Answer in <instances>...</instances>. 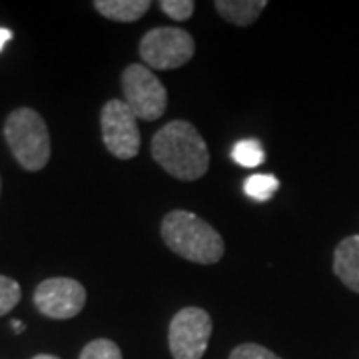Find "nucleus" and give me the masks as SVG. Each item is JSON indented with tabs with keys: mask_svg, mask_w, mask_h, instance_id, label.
Segmentation results:
<instances>
[{
	"mask_svg": "<svg viewBox=\"0 0 359 359\" xmlns=\"http://www.w3.org/2000/svg\"><path fill=\"white\" fill-rule=\"evenodd\" d=\"M196 44L190 32L178 26L152 28L140 40V56L148 68L176 70L194 58Z\"/></svg>",
	"mask_w": 359,
	"mask_h": 359,
	"instance_id": "obj_4",
	"label": "nucleus"
},
{
	"mask_svg": "<svg viewBox=\"0 0 359 359\" xmlns=\"http://www.w3.org/2000/svg\"><path fill=\"white\" fill-rule=\"evenodd\" d=\"M150 0H96L94 8L114 22H136L150 11Z\"/></svg>",
	"mask_w": 359,
	"mask_h": 359,
	"instance_id": "obj_11",
	"label": "nucleus"
},
{
	"mask_svg": "<svg viewBox=\"0 0 359 359\" xmlns=\"http://www.w3.org/2000/svg\"><path fill=\"white\" fill-rule=\"evenodd\" d=\"M20 297H22L20 285L14 282L13 278L0 276V316L13 311L18 306Z\"/></svg>",
	"mask_w": 359,
	"mask_h": 359,
	"instance_id": "obj_15",
	"label": "nucleus"
},
{
	"mask_svg": "<svg viewBox=\"0 0 359 359\" xmlns=\"http://www.w3.org/2000/svg\"><path fill=\"white\" fill-rule=\"evenodd\" d=\"M8 40H13V32H11L8 28H0V50L6 46Z\"/></svg>",
	"mask_w": 359,
	"mask_h": 359,
	"instance_id": "obj_18",
	"label": "nucleus"
},
{
	"mask_svg": "<svg viewBox=\"0 0 359 359\" xmlns=\"http://www.w3.org/2000/svg\"><path fill=\"white\" fill-rule=\"evenodd\" d=\"M231 158L240 166L256 168L266 160V154H264V148H262V144L257 140H242L233 146Z\"/></svg>",
	"mask_w": 359,
	"mask_h": 359,
	"instance_id": "obj_13",
	"label": "nucleus"
},
{
	"mask_svg": "<svg viewBox=\"0 0 359 359\" xmlns=\"http://www.w3.org/2000/svg\"><path fill=\"white\" fill-rule=\"evenodd\" d=\"M214 6L219 16L230 25L250 26L259 18L268 2L266 0H216Z\"/></svg>",
	"mask_w": 359,
	"mask_h": 359,
	"instance_id": "obj_10",
	"label": "nucleus"
},
{
	"mask_svg": "<svg viewBox=\"0 0 359 359\" xmlns=\"http://www.w3.org/2000/svg\"><path fill=\"white\" fill-rule=\"evenodd\" d=\"M0 188H2V182H0Z\"/></svg>",
	"mask_w": 359,
	"mask_h": 359,
	"instance_id": "obj_21",
	"label": "nucleus"
},
{
	"mask_svg": "<svg viewBox=\"0 0 359 359\" xmlns=\"http://www.w3.org/2000/svg\"><path fill=\"white\" fill-rule=\"evenodd\" d=\"M160 8L172 20L184 22V20H188L194 14L196 4H194L192 0H160Z\"/></svg>",
	"mask_w": 359,
	"mask_h": 359,
	"instance_id": "obj_16",
	"label": "nucleus"
},
{
	"mask_svg": "<svg viewBox=\"0 0 359 359\" xmlns=\"http://www.w3.org/2000/svg\"><path fill=\"white\" fill-rule=\"evenodd\" d=\"M80 359H122V351L112 339H94L82 349Z\"/></svg>",
	"mask_w": 359,
	"mask_h": 359,
	"instance_id": "obj_14",
	"label": "nucleus"
},
{
	"mask_svg": "<svg viewBox=\"0 0 359 359\" xmlns=\"http://www.w3.org/2000/svg\"><path fill=\"white\" fill-rule=\"evenodd\" d=\"M212 337V318L202 308H184L170 321L168 344L174 359H202Z\"/></svg>",
	"mask_w": 359,
	"mask_h": 359,
	"instance_id": "obj_6",
	"label": "nucleus"
},
{
	"mask_svg": "<svg viewBox=\"0 0 359 359\" xmlns=\"http://www.w3.org/2000/svg\"><path fill=\"white\" fill-rule=\"evenodd\" d=\"M13 327L16 334H22L25 332V323L22 321H13Z\"/></svg>",
	"mask_w": 359,
	"mask_h": 359,
	"instance_id": "obj_19",
	"label": "nucleus"
},
{
	"mask_svg": "<svg viewBox=\"0 0 359 359\" xmlns=\"http://www.w3.org/2000/svg\"><path fill=\"white\" fill-rule=\"evenodd\" d=\"M334 273L347 290L359 294V233L347 236L335 245Z\"/></svg>",
	"mask_w": 359,
	"mask_h": 359,
	"instance_id": "obj_9",
	"label": "nucleus"
},
{
	"mask_svg": "<svg viewBox=\"0 0 359 359\" xmlns=\"http://www.w3.org/2000/svg\"><path fill=\"white\" fill-rule=\"evenodd\" d=\"M228 359H282L280 355H276L273 351H269L264 346L257 344H242L238 346L230 353Z\"/></svg>",
	"mask_w": 359,
	"mask_h": 359,
	"instance_id": "obj_17",
	"label": "nucleus"
},
{
	"mask_svg": "<svg viewBox=\"0 0 359 359\" xmlns=\"http://www.w3.org/2000/svg\"><path fill=\"white\" fill-rule=\"evenodd\" d=\"M122 92L124 102L138 120L154 122L166 114L168 92L148 66H126L122 72Z\"/></svg>",
	"mask_w": 359,
	"mask_h": 359,
	"instance_id": "obj_5",
	"label": "nucleus"
},
{
	"mask_svg": "<svg viewBox=\"0 0 359 359\" xmlns=\"http://www.w3.org/2000/svg\"><path fill=\"white\" fill-rule=\"evenodd\" d=\"M4 138L14 158L28 172H39L50 160V134L42 116L32 108L11 112L4 124Z\"/></svg>",
	"mask_w": 359,
	"mask_h": 359,
	"instance_id": "obj_3",
	"label": "nucleus"
},
{
	"mask_svg": "<svg viewBox=\"0 0 359 359\" xmlns=\"http://www.w3.org/2000/svg\"><path fill=\"white\" fill-rule=\"evenodd\" d=\"M152 158L170 176L182 182L200 180L210 168V152L202 134L186 120H172L152 140Z\"/></svg>",
	"mask_w": 359,
	"mask_h": 359,
	"instance_id": "obj_1",
	"label": "nucleus"
},
{
	"mask_svg": "<svg viewBox=\"0 0 359 359\" xmlns=\"http://www.w3.org/2000/svg\"><path fill=\"white\" fill-rule=\"evenodd\" d=\"M32 359H60V358H56V355H48V353H42V355H36V358H32Z\"/></svg>",
	"mask_w": 359,
	"mask_h": 359,
	"instance_id": "obj_20",
	"label": "nucleus"
},
{
	"mask_svg": "<svg viewBox=\"0 0 359 359\" xmlns=\"http://www.w3.org/2000/svg\"><path fill=\"white\" fill-rule=\"evenodd\" d=\"M160 231L162 240L174 254L194 264H218L226 252L224 240L218 231L200 216L186 210L168 212L162 219Z\"/></svg>",
	"mask_w": 359,
	"mask_h": 359,
	"instance_id": "obj_2",
	"label": "nucleus"
},
{
	"mask_svg": "<svg viewBox=\"0 0 359 359\" xmlns=\"http://www.w3.org/2000/svg\"><path fill=\"white\" fill-rule=\"evenodd\" d=\"M280 188V180L271 174H256L245 180L244 192L257 202H268Z\"/></svg>",
	"mask_w": 359,
	"mask_h": 359,
	"instance_id": "obj_12",
	"label": "nucleus"
},
{
	"mask_svg": "<svg viewBox=\"0 0 359 359\" xmlns=\"http://www.w3.org/2000/svg\"><path fill=\"white\" fill-rule=\"evenodd\" d=\"M34 306L52 320H70L86 306V290L72 278H50L36 287Z\"/></svg>",
	"mask_w": 359,
	"mask_h": 359,
	"instance_id": "obj_8",
	"label": "nucleus"
},
{
	"mask_svg": "<svg viewBox=\"0 0 359 359\" xmlns=\"http://www.w3.org/2000/svg\"><path fill=\"white\" fill-rule=\"evenodd\" d=\"M102 140L108 152L118 160H132L140 152L138 118L124 100H108L100 114Z\"/></svg>",
	"mask_w": 359,
	"mask_h": 359,
	"instance_id": "obj_7",
	"label": "nucleus"
}]
</instances>
